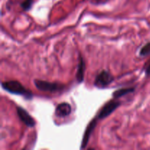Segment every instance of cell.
<instances>
[{
  "mask_svg": "<svg viewBox=\"0 0 150 150\" xmlns=\"http://www.w3.org/2000/svg\"><path fill=\"white\" fill-rule=\"evenodd\" d=\"M34 3V0H24L23 2L21 4V7H22L23 10H29L32 8V6Z\"/></svg>",
  "mask_w": 150,
  "mask_h": 150,
  "instance_id": "obj_11",
  "label": "cell"
},
{
  "mask_svg": "<svg viewBox=\"0 0 150 150\" xmlns=\"http://www.w3.org/2000/svg\"><path fill=\"white\" fill-rule=\"evenodd\" d=\"M120 105H121V103L116 100H111L108 101L99 111L98 116H97V118L98 120H103V119L106 118L110 114H112L117 108H119Z\"/></svg>",
  "mask_w": 150,
  "mask_h": 150,
  "instance_id": "obj_4",
  "label": "cell"
},
{
  "mask_svg": "<svg viewBox=\"0 0 150 150\" xmlns=\"http://www.w3.org/2000/svg\"><path fill=\"white\" fill-rule=\"evenodd\" d=\"M1 87L9 93L23 96L26 99H32L33 94L30 90L25 88L18 81H8L1 83Z\"/></svg>",
  "mask_w": 150,
  "mask_h": 150,
  "instance_id": "obj_1",
  "label": "cell"
},
{
  "mask_svg": "<svg viewBox=\"0 0 150 150\" xmlns=\"http://www.w3.org/2000/svg\"><path fill=\"white\" fill-rule=\"evenodd\" d=\"M141 57H146V56L150 54V42H147L145 44L140 50V53H139Z\"/></svg>",
  "mask_w": 150,
  "mask_h": 150,
  "instance_id": "obj_10",
  "label": "cell"
},
{
  "mask_svg": "<svg viewBox=\"0 0 150 150\" xmlns=\"http://www.w3.org/2000/svg\"><path fill=\"white\" fill-rule=\"evenodd\" d=\"M114 77L107 70H103L96 76L94 85L96 87L103 89L111 84L114 81Z\"/></svg>",
  "mask_w": 150,
  "mask_h": 150,
  "instance_id": "obj_3",
  "label": "cell"
},
{
  "mask_svg": "<svg viewBox=\"0 0 150 150\" xmlns=\"http://www.w3.org/2000/svg\"><path fill=\"white\" fill-rule=\"evenodd\" d=\"M144 70L146 76H150V62L148 64H146V67H144Z\"/></svg>",
  "mask_w": 150,
  "mask_h": 150,
  "instance_id": "obj_12",
  "label": "cell"
},
{
  "mask_svg": "<svg viewBox=\"0 0 150 150\" xmlns=\"http://www.w3.org/2000/svg\"><path fill=\"white\" fill-rule=\"evenodd\" d=\"M35 86L38 89L42 92H56L57 91L62 90L64 88V85L61 84L57 82H48L46 81L39 80V79H35L34 81Z\"/></svg>",
  "mask_w": 150,
  "mask_h": 150,
  "instance_id": "obj_2",
  "label": "cell"
},
{
  "mask_svg": "<svg viewBox=\"0 0 150 150\" xmlns=\"http://www.w3.org/2000/svg\"><path fill=\"white\" fill-rule=\"evenodd\" d=\"M85 62L83 58L80 57L79 58V64L77 66V72H76V80L79 83H81L84 79V72H85Z\"/></svg>",
  "mask_w": 150,
  "mask_h": 150,
  "instance_id": "obj_8",
  "label": "cell"
},
{
  "mask_svg": "<svg viewBox=\"0 0 150 150\" xmlns=\"http://www.w3.org/2000/svg\"><path fill=\"white\" fill-rule=\"evenodd\" d=\"M16 111H17L18 116L19 119L29 127H33L35 125V121L30 114L27 112V111L21 106L16 107Z\"/></svg>",
  "mask_w": 150,
  "mask_h": 150,
  "instance_id": "obj_5",
  "label": "cell"
},
{
  "mask_svg": "<svg viewBox=\"0 0 150 150\" xmlns=\"http://www.w3.org/2000/svg\"><path fill=\"white\" fill-rule=\"evenodd\" d=\"M98 120V119L96 117V118H95L94 120H92V121L89 122V124L88 125L87 127H86V130H85L84 135H83V141H82L81 143V149H84L86 146V145H87L88 142H89V139H90L91 135H92V132L94 131L95 127H96Z\"/></svg>",
  "mask_w": 150,
  "mask_h": 150,
  "instance_id": "obj_6",
  "label": "cell"
},
{
  "mask_svg": "<svg viewBox=\"0 0 150 150\" xmlns=\"http://www.w3.org/2000/svg\"><path fill=\"white\" fill-rule=\"evenodd\" d=\"M135 91L134 87L131 88H122V89H118V90H116L115 92L113 93V97H114V99H118L120 98L121 97L125 96V95H127L129 93H132Z\"/></svg>",
  "mask_w": 150,
  "mask_h": 150,
  "instance_id": "obj_9",
  "label": "cell"
},
{
  "mask_svg": "<svg viewBox=\"0 0 150 150\" xmlns=\"http://www.w3.org/2000/svg\"><path fill=\"white\" fill-rule=\"evenodd\" d=\"M71 105L67 103H62L59 104L55 110V114L57 117L62 118L66 117L71 114Z\"/></svg>",
  "mask_w": 150,
  "mask_h": 150,
  "instance_id": "obj_7",
  "label": "cell"
}]
</instances>
